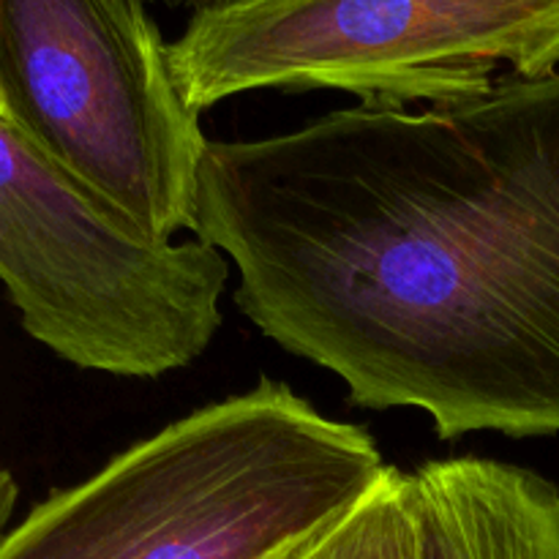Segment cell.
<instances>
[{
	"label": "cell",
	"mask_w": 559,
	"mask_h": 559,
	"mask_svg": "<svg viewBox=\"0 0 559 559\" xmlns=\"http://www.w3.org/2000/svg\"><path fill=\"white\" fill-rule=\"evenodd\" d=\"M194 238L265 338L442 442L559 435V71L207 140Z\"/></svg>",
	"instance_id": "1"
},
{
	"label": "cell",
	"mask_w": 559,
	"mask_h": 559,
	"mask_svg": "<svg viewBox=\"0 0 559 559\" xmlns=\"http://www.w3.org/2000/svg\"><path fill=\"white\" fill-rule=\"evenodd\" d=\"M385 469L369 429L265 377L52 491L0 559H289Z\"/></svg>",
	"instance_id": "2"
},
{
	"label": "cell",
	"mask_w": 559,
	"mask_h": 559,
	"mask_svg": "<svg viewBox=\"0 0 559 559\" xmlns=\"http://www.w3.org/2000/svg\"><path fill=\"white\" fill-rule=\"evenodd\" d=\"M229 260L153 243L0 112V284L22 328L76 369L156 380L222 328Z\"/></svg>",
	"instance_id": "3"
},
{
	"label": "cell",
	"mask_w": 559,
	"mask_h": 559,
	"mask_svg": "<svg viewBox=\"0 0 559 559\" xmlns=\"http://www.w3.org/2000/svg\"><path fill=\"white\" fill-rule=\"evenodd\" d=\"M194 112L251 91H344L366 107L464 102L559 66V0H222L167 44Z\"/></svg>",
	"instance_id": "4"
},
{
	"label": "cell",
	"mask_w": 559,
	"mask_h": 559,
	"mask_svg": "<svg viewBox=\"0 0 559 559\" xmlns=\"http://www.w3.org/2000/svg\"><path fill=\"white\" fill-rule=\"evenodd\" d=\"M5 112L147 240L194 224L207 136L142 0H0Z\"/></svg>",
	"instance_id": "5"
},
{
	"label": "cell",
	"mask_w": 559,
	"mask_h": 559,
	"mask_svg": "<svg viewBox=\"0 0 559 559\" xmlns=\"http://www.w3.org/2000/svg\"><path fill=\"white\" fill-rule=\"evenodd\" d=\"M409 489L420 559H559V489L533 469L437 459Z\"/></svg>",
	"instance_id": "6"
},
{
	"label": "cell",
	"mask_w": 559,
	"mask_h": 559,
	"mask_svg": "<svg viewBox=\"0 0 559 559\" xmlns=\"http://www.w3.org/2000/svg\"><path fill=\"white\" fill-rule=\"evenodd\" d=\"M289 559H420L409 473L388 464L358 506Z\"/></svg>",
	"instance_id": "7"
},
{
	"label": "cell",
	"mask_w": 559,
	"mask_h": 559,
	"mask_svg": "<svg viewBox=\"0 0 559 559\" xmlns=\"http://www.w3.org/2000/svg\"><path fill=\"white\" fill-rule=\"evenodd\" d=\"M16 500H20V489L9 469L0 467V538L11 530V516H14Z\"/></svg>",
	"instance_id": "8"
},
{
	"label": "cell",
	"mask_w": 559,
	"mask_h": 559,
	"mask_svg": "<svg viewBox=\"0 0 559 559\" xmlns=\"http://www.w3.org/2000/svg\"><path fill=\"white\" fill-rule=\"evenodd\" d=\"M142 3H164L169 5V9H191L197 14V11H205L211 9V5L222 3V0H142Z\"/></svg>",
	"instance_id": "9"
},
{
	"label": "cell",
	"mask_w": 559,
	"mask_h": 559,
	"mask_svg": "<svg viewBox=\"0 0 559 559\" xmlns=\"http://www.w3.org/2000/svg\"><path fill=\"white\" fill-rule=\"evenodd\" d=\"M0 112H5V104H3V93H0Z\"/></svg>",
	"instance_id": "10"
}]
</instances>
